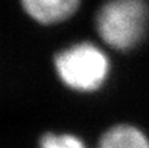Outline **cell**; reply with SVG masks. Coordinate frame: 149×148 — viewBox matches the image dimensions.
<instances>
[{
    "label": "cell",
    "instance_id": "cell-1",
    "mask_svg": "<svg viewBox=\"0 0 149 148\" xmlns=\"http://www.w3.org/2000/svg\"><path fill=\"white\" fill-rule=\"evenodd\" d=\"M149 25L147 0H107L95 16V30L106 46L132 50L144 39Z\"/></svg>",
    "mask_w": 149,
    "mask_h": 148
},
{
    "label": "cell",
    "instance_id": "cell-2",
    "mask_svg": "<svg viewBox=\"0 0 149 148\" xmlns=\"http://www.w3.org/2000/svg\"><path fill=\"white\" fill-rule=\"evenodd\" d=\"M54 68L59 80L71 91L93 93L107 81L111 63L98 45L81 41L60 50L54 58Z\"/></svg>",
    "mask_w": 149,
    "mask_h": 148
},
{
    "label": "cell",
    "instance_id": "cell-3",
    "mask_svg": "<svg viewBox=\"0 0 149 148\" xmlns=\"http://www.w3.org/2000/svg\"><path fill=\"white\" fill-rule=\"evenodd\" d=\"M24 12L41 25H56L70 20L81 0H20Z\"/></svg>",
    "mask_w": 149,
    "mask_h": 148
},
{
    "label": "cell",
    "instance_id": "cell-4",
    "mask_svg": "<svg viewBox=\"0 0 149 148\" xmlns=\"http://www.w3.org/2000/svg\"><path fill=\"white\" fill-rule=\"evenodd\" d=\"M97 148H149V138L137 126L119 123L101 135Z\"/></svg>",
    "mask_w": 149,
    "mask_h": 148
},
{
    "label": "cell",
    "instance_id": "cell-5",
    "mask_svg": "<svg viewBox=\"0 0 149 148\" xmlns=\"http://www.w3.org/2000/svg\"><path fill=\"white\" fill-rule=\"evenodd\" d=\"M38 148H88L80 136L71 133H46L39 138Z\"/></svg>",
    "mask_w": 149,
    "mask_h": 148
}]
</instances>
